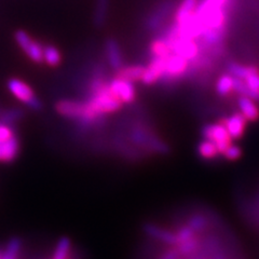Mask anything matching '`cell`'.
I'll return each instance as SVG.
<instances>
[{
	"label": "cell",
	"instance_id": "6",
	"mask_svg": "<svg viewBox=\"0 0 259 259\" xmlns=\"http://www.w3.org/2000/svg\"><path fill=\"white\" fill-rule=\"evenodd\" d=\"M166 59L167 58H153L148 66L145 68V72L141 80L144 84L151 85L164 76Z\"/></svg>",
	"mask_w": 259,
	"mask_h": 259
},
{
	"label": "cell",
	"instance_id": "17",
	"mask_svg": "<svg viewBox=\"0 0 259 259\" xmlns=\"http://www.w3.org/2000/svg\"><path fill=\"white\" fill-rule=\"evenodd\" d=\"M72 252L71 240L68 237H62L56 243L52 259H68Z\"/></svg>",
	"mask_w": 259,
	"mask_h": 259
},
{
	"label": "cell",
	"instance_id": "18",
	"mask_svg": "<svg viewBox=\"0 0 259 259\" xmlns=\"http://www.w3.org/2000/svg\"><path fill=\"white\" fill-rule=\"evenodd\" d=\"M150 52L153 55V58H168L172 54V50L166 39L162 38L153 40L150 45Z\"/></svg>",
	"mask_w": 259,
	"mask_h": 259
},
{
	"label": "cell",
	"instance_id": "2",
	"mask_svg": "<svg viewBox=\"0 0 259 259\" xmlns=\"http://www.w3.org/2000/svg\"><path fill=\"white\" fill-rule=\"evenodd\" d=\"M130 141L142 151L148 150L149 152H157L160 155H165L169 151L168 146L164 142H162L153 133L142 127H136L133 130L130 134Z\"/></svg>",
	"mask_w": 259,
	"mask_h": 259
},
{
	"label": "cell",
	"instance_id": "31",
	"mask_svg": "<svg viewBox=\"0 0 259 259\" xmlns=\"http://www.w3.org/2000/svg\"><path fill=\"white\" fill-rule=\"evenodd\" d=\"M14 135H15V132H14L13 125L0 122V142L9 140Z\"/></svg>",
	"mask_w": 259,
	"mask_h": 259
},
{
	"label": "cell",
	"instance_id": "21",
	"mask_svg": "<svg viewBox=\"0 0 259 259\" xmlns=\"http://www.w3.org/2000/svg\"><path fill=\"white\" fill-rule=\"evenodd\" d=\"M198 152L201 158L205 160H212L220 155V150L217 149L216 145L208 140L202 141L198 146Z\"/></svg>",
	"mask_w": 259,
	"mask_h": 259
},
{
	"label": "cell",
	"instance_id": "12",
	"mask_svg": "<svg viewBox=\"0 0 259 259\" xmlns=\"http://www.w3.org/2000/svg\"><path fill=\"white\" fill-rule=\"evenodd\" d=\"M199 0H183L175 13V23L178 26L188 24L196 13Z\"/></svg>",
	"mask_w": 259,
	"mask_h": 259
},
{
	"label": "cell",
	"instance_id": "9",
	"mask_svg": "<svg viewBox=\"0 0 259 259\" xmlns=\"http://www.w3.org/2000/svg\"><path fill=\"white\" fill-rule=\"evenodd\" d=\"M20 149L21 145L16 135L9 140L0 142V163H12L19 157Z\"/></svg>",
	"mask_w": 259,
	"mask_h": 259
},
{
	"label": "cell",
	"instance_id": "32",
	"mask_svg": "<svg viewBox=\"0 0 259 259\" xmlns=\"http://www.w3.org/2000/svg\"><path fill=\"white\" fill-rule=\"evenodd\" d=\"M181 254L178 252L177 248H172V249H168L166 252H164L162 254L159 259H180L181 258Z\"/></svg>",
	"mask_w": 259,
	"mask_h": 259
},
{
	"label": "cell",
	"instance_id": "8",
	"mask_svg": "<svg viewBox=\"0 0 259 259\" xmlns=\"http://www.w3.org/2000/svg\"><path fill=\"white\" fill-rule=\"evenodd\" d=\"M189 68V61L186 60L182 56L172 53L166 59V64H165V72H164V77L167 78H180L183 76L186 71Z\"/></svg>",
	"mask_w": 259,
	"mask_h": 259
},
{
	"label": "cell",
	"instance_id": "22",
	"mask_svg": "<svg viewBox=\"0 0 259 259\" xmlns=\"http://www.w3.org/2000/svg\"><path fill=\"white\" fill-rule=\"evenodd\" d=\"M256 66H246V65H241L238 63H229L228 64V72L232 75L234 78H238L241 80H244L249 74H252L254 70H256Z\"/></svg>",
	"mask_w": 259,
	"mask_h": 259
},
{
	"label": "cell",
	"instance_id": "25",
	"mask_svg": "<svg viewBox=\"0 0 259 259\" xmlns=\"http://www.w3.org/2000/svg\"><path fill=\"white\" fill-rule=\"evenodd\" d=\"M198 246H199V240L196 236H194L193 238L181 243V244L176 245V248L178 249V252H180L181 255L186 256V255H189L192 252H194V250L198 248Z\"/></svg>",
	"mask_w": 259,
	"mask_h": 259
},
{
	"label": "cell",
	"instance_id": "28",
	"mask_svg": "<svg viewBox=\"0 0 259 259\" xmlns=\"http://www.w3.org/2000/svg\"><path fill=\"white\" fill-rule=\"evenodd\" d=\"M14 39L16 44L19 45V47L24 51L25 49L29 46V44L32 41V38L29 36L28 32L23 29H19L15 31L14 34Z\"/></svg>",
	"mask_w": 259,
	"mask_h": 259
},
{
	"label": "cell",
	"instance_id": "34",
	"mask_svg": "<svg viewBox=\"0 0 259 259\" xmlns=\"http://www.w3.org/2000/svg\"><path fill=\"white\" fill-rule=\"evenodd\" d=\"M2 255H3V250H0V259H2Z\"/></svg>",
	"mask_w": 259,
	"mask_h": 259
},
{
	"label": "cell",
	"instance_id": "29",
	"mask_svg": "<svg viewBox=\"0 0 259 259\" xmlns=\"http://www.w3.org/2000/svg\"><path fill=\"white\" fill-rule=\"evenodd\" d=\"M194 233H196V232H194L188 225H186V226H184V227H181V228L178 229V230L176 231V233H175L176 242H177L176 245L181 244V243H183V242H185V241H187V240L193 238V237H194Z\"/></svg>",
	"mask_w": 259,
	"mask_h": 259
},
{
	"label": "cell",
	"instance_id": "13",
	"mask_svg": "<svg viewBox=\"0 0 259 259\" xmlns=\"http://www.w3.org/2000/svg\"><path fill=\"white\" fill-rule=\"evenodd\" d=\"M145 68L146 67L143 66V65H131V66L120 67L117 69L115 78L134 83L142 80Z\"/></svg>",
	"mask_w": 259,
	"mask_h": 259
},
{
	"label": "cell",
	"instance_id": "4",
	"mask_svg": "<svg viewBox=\"0 0 259 259\" xmlns=\"http://www.w3.org/2000/svg\"><path fill=\"white\" fill-rule=\"evenodd\" d=\"M202 135L205 140L213 142L221 153H223L232 144L231 136L223 123L205 125L202 128Z\"/></svg>",
	"mask_w": 259,
	"mask_h": 259
},
{
	"label": "cell",
	"instance_id": "7",
	"mask_svg": "<svg viewBox=\"0 0 259 259\" xmlns=\"http://www.w3.org/2000/svg\"><path fill=\"white\" fill-rule=\"evenodd\" d=\"M8 90L15 97L16 100L24 104H28L35 97V93L32 89L23 80L19 78H11L7 83Z\"/></svg>",
	"mask_w": 259,
	"mask_h": 259
},
{
	"label": "cell",
	"instance_id": "14",
	"mask_svg": "<svg viewBox=\"0 0 259 259\" xmlns=\"http://www.w3.org/2000/svg\"><path fill=\"white\" fill-rule=\"evenodd\" d=\"M240 111L247 121H256L259 118V108L255 101L248 96L241 95L238 99Z\"/></svg>",
	"mask_w": 259,
	"mask_h": 259
},
{
	"label": "cell",
	"instance_id": "15",
	"mask_svg": "<svg viewBox=\"0 0 259 259\" xmlns=\"http://www.w3.org/2000/svg\"><path fill=\"white\" fill-rule=\"evenodd\" d=\"M105 48H106V55L110 66L116 70L122 67V54H121L119 44L116 40L108 39Z\"/></svg>",
	"mask_w": 259,
	"mask_h": 259
},
{
	"label": "cell",
	"instance_id": "5",
	"mask_svg": "<svg viewBox=\"0 0 259 259\" xmlns=\"http://www.w3.org/2000/svg\"><path fill=\"white\" fill-rule=\"evenodd\" d=\"M109 89L119 101L122 104H131L136 99V90L132 82L128 81L113 79L109 82Z\"/></svg>",
	"mask_w": 259,
	"mask_h": 259
},
{
	"label": "cell",
	"instance_id": "16",
	"mask_svg": "<svg viewBox=\"0 0 259 259\" xmlns=\"http://www.w3.org/2000/svg\"><path fill=\"white\" fill-rule=\"evenodd\" d=\"M23 247V241L19 237H12L8 241L5 249L3 250L2 259H19Z\"/></svg>",
	"mask_w": 259,
	"mask_h": 259
},
{
	"label": "cell",
	"instance_id": "3",
	"mask_svg": "<svg viewBox=\"0 0 259 259\" xmlns=\"http://www.w3.org/2000/svg\"><path fill=\"white\" fill-rule=\"evenodd\" d=\"M166 41L171 48L172 53L182 56V58L190 61L197 60L200 52V47L196 42V39L184 36L168 37Z\"/></svg>",
	"mask_w": 259,
	"mask_h": 259
},
{
	"label": "cell",
	"instance_id": "10",
	"mask_svg": "<svg viewBox=\"0 0 259 259\" xmlns=\"http://www.w3.org/2000/svg\"><path fill=\"white\" fill-rule=\"evenodd\" d=\"M143 230L151 239H155L162 243H165V244H168V245L177 244L175 233H173L172 231H169L167 229L162 228L160 226H157L151 223H146L143 226Z\"/></svg>",
	"mask_w": 259,
	"mask_h": 259
},
{
	"label": "cell",
	"instance_id": "23",
	"mask_svg": "<svg viewBox=\"0 0 259 259\" xmlns=\"http://www.w3.org/2000/svg\"><path fill=\"white\" fill-rule=\"evenodd\" d=\"M28 58L36 64L44 62V46L36 40H32L29 46L24 50Z\"/></svg>",
	"mask_w": 259,
	"mask_h": 259
},
{
	"label": "cell",
	"instance_id": "26",
	"mask_svg": "<svg viewBox=\"0 0 259 259\" xmlns=\"http://www.w3.org/2000/svg\"><path fill=\"white\" fill-rule=\"evenodd\" d=\"M23 116H24V113L20 109L7 110L0 115V120H2L0 122L12 125L14 122H16V121L21 120L23 118Z\"/></svg>",
	"mask_w": 259,
	"mask_h": 259
},
{
	"label": "cell",
	"instance_id": "30",
	"mask_svg": "<svg viewBox=\"0 0 259 259\" xmlns=\"http://www.w3.org/2000/svg\"><path fill=\"white\" fill-rule=\"evenodd\" d=\"M241 153H242V151H241L239 146L231 144V145L229 146V147L227 148V149L223 152V155L225 156L226 159L233 161V160L239 159V158L241 157Z\"/></svg>",
	"mask_w": 259,
	"mask_h": 259
},
{
	"label": "cell",
	"instance_id": "20",
	"mask_svg": "<svg viewBox=\"0 0 259 259\" xmlns=\"http://www.w3.org/2000/svg\"><path fill=\"white\" fill-rule=\"evenodd\" d=\"M233 85L234 77L228 72V74H224L218 78L216 83V91L222 96H227L233 91Z\"/></svg>",
	"mask_w": 259,
	"mask_h": 259
},
{
	"label": "cell",
	"instance_id": "27",
	"mask_svg": "<svg viewBox=\"0 0 259 259\" xmlns=\"http://www.w3.org/2000/svg\"><path fill=\"white\" fill-rule=\"evenodd\" d=\"M187 225L194 232H200V231H203L206 228L207 221L204 216L194 215L189 218Z\"/></svg>",
	"mask_w": 259,
	"mask_h": 259
},
{
	"label": "cell",
	"instance_id": "1",
	"mask_svg": "<svg viewBox=\"0 0 259 259\" xmlns=\"http://www.w3.org/2000/svg\"><path fill=\"white\" fill-rule=\"evenodd\" d=\"M93 93L94 94L88 102V105L97 115L103 116L106 113L116 112L122 107V102L119 101L110 91L109 83L104 82Z\"/></svg>",
	"mask_w": 259,
	"mask_h": 259
},
{
	"label": "cell",
	"instance_id": "11",
	"mask_svg": "<svg viewBox=\"0 0 259 259\" xmlns=\"http://www.w3.org/2000/svg\"><path fill=\"white\" fill-rule=\"evenodd\" d=\"M246 119L241 112H236L231 115L230 117L226 118L223 121V124L228 131L229 135L232 140H238L244 134L245 126H246Z\"/></svg>",
	"mask_w": 259,
	"mask_h": 259
},
{
	"label": "cell",
	"instance_id": "19",
	"mask_svg": "<svg viewBox=\"0 0 259 259\" xmlns=\"http://www.w3.org/2000/svg\"><path fill=\"white\" fill-rule=\"evenodd\" d=\"M44 62L50 67L59 66L62 62V54L54 46L47 45L44 47Z\"/></svg>",
	"mask_w": 259,
	"mask_h": 259
},
{
	"label": "cell",
	"instance_id": "24",
	"mask_svg": "<svg viewBox=\"0 0 259 259\" xmlns=\"http://www.w3.org/2000/svg\"><path fill=\"white\" fill-rule=\"evenodd\" d=\"M108 8V0H97L95 15H94V22L97 26H101L104 23V20L106 19Z\"/></svg>",
	"mask_w": 259,
	"mask_h": 259
},
{
	"label": "cell",
	"instance_id": "33",
	"mask_svg": "<svg viewBox=\"0 0 259 259\" xmlns=\"http://www.w3.org/2000/svg\"><path fill=\"white\" fill-rule=\"evenodd\" d=\"M27 106L31 109V110H40L42 108V103L40 102V100L38 99V97H34V99H32L28 104H27Z\"/></svg>",
	"mask_w": 259,
	"mask_h": 259
}]
</instances>
